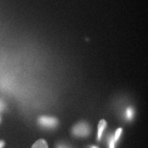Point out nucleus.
I'll return each mask as SVG.
<instances>
[{"label":"nucleus","mask_w":148,"mask_h":148,"mask_svg":"<svg viewBox=\"0 0 148 148\" xmlns=\"http://www.w3.org/2000/svg\"><path fill=\"white\" fill-rule=\"evenodd\" d=\"M5 145V142L3 140H0V148H3Z\"/></svg>","instance_id":"9"},{"label":"nucleus","mask_w":148,"mask_h":148,"mask_svg":"<svg viewBox=\"0 0 148 148\" xmlns=\"http://www.w3.org/2000/svg\"><path fill=\"white\" fill-rule=\"evenodd\" d=\"M73 134L76 136L85 137L90 134V127L86 123H77L73 128Z\"/></svg>","instance_id":"1"},{"label":"nucleus","mask_w":148,"mask_h":148,"mask_svg":"<svg viewBox=\"0 0 148 148\" xmlns=\"http://www.w3.org/2000/svg\"><path fill=\"white\" fill-rule=\"evenodd\" d=\"M32 148H48L47 141L45 139H38L33 144Z\"/></svg>","instance_id":"4"},{"label":"nucleus","mask_w":148,"mask_h":148,"mask_svg":"<svg viewBox=\"0 0 148 148\" xmlns=\"http://www.w3.org/2000/svg\"><path fill=\"white\" fill-rule=\"evenodd\" d=\"M3 108H4V104H3L2 101L0 100V112H1V110H3Z\"/></svg>","instance_id":"8"},{"label":"nucleus","mask_w":148,"mask_h":148,"mask_svg":"<svg viewBox=\"0 0 148 148\" xmlns=\"http://www.w3.org/2000/svg\"><path fill=\"white\" fill-rule=\"evenodd\" d=\"M57 148H69V147L64 145H59L57 146Z\"/></svg>","instance_id":"10"},{"label":"nucleus","mask_w":148,"mask_h":148,"mask_svg":"<svg viewBox=\"0 0 148 148\" xmlns=\"http://www.w3.org/2000/svg\"><path fill=\"white\" fill-rule=\"evenodd\" d=\"M114 140L113 136H110L109 138V148H114Z\"/></svg>","instance_id":"7"},{"label":"nucleus","mask_w":148,"mask_h":148,"mask_svg":"<svg viewBox=\"0 0 148 148\" xmlns=\"http://www.w3.org/2000/svg\"><path fill=\"white\" fill-rule=\"evenodd\" d=\"M38 122L42 126L48 127V128H52L54 127L58 124V120L54 117L51 116H42L38 119Z\"/></svg>","instance_id":"2"},{"label":"nucleus","mask_w":148,"mask_h":148,"mask_svg":"<svg viewBox=\"0 0 148 148\" xmlns=\"http://www.w3.org/2000/svg\"><path fill=\"white\" fill-rule=\"evenodd\" d=\"M121 132H122V128H118L117 130H116V132H115V134H114V142L117 141L118 139H119L120 135L121 134Z\"/></svg>","instance_id":"6"},{"label":"nucleus","mask_w":148,"mask_h":148,"mask_svg":"<svg viewBox=\"0 0 148 148\" xmlns=\"http://www.w3.org/2000/svg\"><path fill=\"white\" fill-rule=\"evenodd\" d=\"M134 110L131 108H128L126 110V112H125V116H126L127 119L130 120L132 119L134 116Z\"/></svg>","instance_id":"5"},{"label":"nucleus","mask_w":148,"mask_h":148,"mask_svg":"<svg viewBox=\"0 0 148 148\" xmlns=\"http://www.w3.org/2000/svg\"><path fill=\"white\" fill-rule=\"evenodd\" d=\"M0 121H1V119H0Z\"/></svg>","instance_id":"12"},{"label":"nucleus","mask_w":148,"mask_h":148,"mask_svg":"<svg viewBox=\"0 0 148 148\" xmlns=\"http://www.w3.org/2000/svg\"><path fill=\"white\" fill-rule=\"evenodd\" d=\"M106 121H105L104 119H101L99 121V124H98V127H97V139L98 140H100L101 138V136H102L103 132L104 130V129L106 128Z\"/></svg>","instance_id":"3"},{"label":"nucleus","mask_w":148,"mask_h":148,"mask_svg":"<svg viewBox=\"0 0 148 148\" xmlns=\"http://www.w3.org/2000/svg\"><path fill=\"white\" fill-rule=\"evenodd\" d=\"M90 148H98V147H96V146H91Z\"/></svg>","instance_id":"11"}]
</instances>
